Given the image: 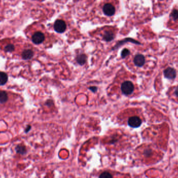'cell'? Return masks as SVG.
<instances>
[{
  "instance_id": "1",
  "label": "cell",
  "mask_w": 178,
  "mask_h": 178,
  "mask_svg": "<svg viewBox=\"0 0 178 178\" xmlns=\"http://www.w3.org/2000/svg\"><path fill=\"white\" fill-rule=\"evenodd\" d=\"M26 34L30 36L32 42L37 45L42 43L46 38L44 34L42 31L34 30L31 26L27 29Z\"/></svg>"
},
{
  "instance_id": "2",
  "label": "cell",
  "mask_w": 178,
  "mask_h": 178,
  "mask_svg": "<svg viewBox=\"0 0 178 178\" xmlns=\"http://www.w3.org/2000/svg\"><path fill=\"white\" fill-rule=\"evenodd\" d=\"M1 44L4 52L7 53H12L16 48V42L12 40L4 41V42H1Z\"/></svg>"
},
{
  "instance_id": "3",
  "label": "cell",
  "mask_w": 178,
  "mask_h": 178,
  "mask_svg": "<svg viewBox=\"0 0 178 178\" xmlns=\"http://www.w3.org/2000/svg\"><path fill=\"white\" fill-rule=\"evenodd\" d=\"M134 85L129 81H127L121 84V89L123 94L128 95L132 93L134 91Z\"/></svg>"
},
{
  "instance_id": "4",
  "label": "cell",
  "mask_w": 178,
  "mask_h": 178,
  "mask_svg": "<svg viewBox=\"0 0 178 178\" xmlns=\"http://www.w3.org/2000/svg\"><path fill=\"white\" fill-rule=\"evenodd\" d=\"M54 30L58 33H63L66 30V24L64 20H56L54 25Z\"/></svg>"
},
{
  "instance_id": "5",
  "label": "cell",
  "mask_w": 178,
  "mask_h": 178,
  "mask_svg": "<svg viewBox=\"0 0 178 178\" xmlns=\"http://www.w3.org/2000/svg\"><path fill=\"white\" fill-rule=\"evenodd\" d=\"M103 11L106 16H111L114 15L115 8L111 4L106 3L103 7Z\"/></svg>"
},
{
  "instance_id": "6",
  "label": "cell",
  "mask_w": 178,
  "mask_h": 178,
  "mask_svg": "<svg viewBox=\"0 0 178 178\" xmlns=\"http://www.w3.org/2000/svg\"><path fill=\"white\" fill-rule=\"evenodd\" d=\"M128 124L132 128H138L141 126L142 121L141 119L137 116H133L130 118L128 121Z\"/></svg>"
},
{
  "instance_id": "7",
  "label": "cell",
  "mask_w": 178,
  "mask_h": 178,
  "mask_svg": "<svg viewBox=\"0 0 178 178\" xmlns=\"http://www.w3.org/2000/svg\"><path fill=\"white\" fill-rule=\"evenodd\" d=\"M145 57L142 54H137L134 59V63L138 67H142L145 64Z\"/></svg>"
},
{
  "instance_id": "8",
  "label": "cell",
  "mask_w": 178,
  "mask_h": 178,
  "mask_svg": "<svg viewBox=\"0 0 178 178\" xmlns=\"http://www.w3.org/2000/svg\"><path fill=\"white\" fill-rule=\"evenodd\" d=\"M165 77L169 79H173L176 76V71L172 68H168L164 71Z\"/></svg>"
},
{
  "instance_id": "9",
  "label": "cell",
  "mask_w": 178,
  "mask_h": 178,
  "mask_svg": "<svg viewBox=\"0 0 178 178\" xmlns=\"http://www.w3.org/2000/svg\"><path fill=\"white\" fill-rule=\"evenodd\" d=\"M34 51L29 49H26L22 52V57L25 60H29L34 56Z\"/></svg>"
},
{
  "instance_id": "10",
  "label": "cell",
  "mask_w": 178,
  "mask_h": 178,
  "mask_svg": "<svg viewBox=\"0 0 178 178\" xmlns=\"http://www.w3.org/2000/svg\"><path fill=\"white\" fill-rule=\"evenodd\" d=\"M9 95L8 93L4 91H0V105H4L8 102Z\"/></svg>"
},
{
  "instance_id": "11",
  "label": "cell",
  "mask_w": 178,
  "mask_h": 178,
  "mask_svg": "<svg viewBox=\"0 0 178 178\" xmlns=\"http://www.w3.org/2000/svg\"><path fill=\"white\" fill-rule=\"evenodd\" d=\"M132 42L133 43L135 44H140V42H138L137 41L135 40L134 39H131V38H127V39H125L123 40L120 41L119 42H118L117 44H116V46H115L113 49H116L118 47H120V46H121V45H123V44L125 43V42Z\"/></svg>"
},
{
  "instance_id": "12",
  "label": "cell",
  "mask_w": 178,
  "mask_h": 178,
  "mask_svg": "<svg viewBox=\"0 0 178 178\" xmlns=\"http://www.w3.org/2000/svg\"><path fill=\"white\" fill-rule=\"evenodd\" d=\"M103 38L106 42H109L114 39V34L110 31H106L103 34Z\"/></svg>"
},
{
  "instance_id": "13",
  "label": "cell",
  "mask_w": 178,
  "mask_h": 178,
  "mask_svg": "<svg viewBox=\"0 0 178 178\" xmlns=\"http://www.w3.org/2000/svg\"><path fill=\"white\" fill-rule=\"evenodd\" d=\"M87 57L85 54H80L76 57L77 62L80 65H83L87 62Z\"/></svg>"
},
{
  "instance_id": "14",
  "label": "cell",
  "mask_w": 178,
  "mask_h": 178,
  "mask_svg": "<svg viewBox=\"0 0 178 178\" xmlns=\"http://www.w3.org/2000/svg\"><path fill=\"white\" fill-rule=\"evenodd\" d=\"M8 76L5 72L0 71V86H3L7 83Z\"/></svg>"
},
{
  "instance_id": "15",
  "label": "cell",
  "mask_w": 178,
  "mask_h": 178,
  "mask_svg": "<svg viewBox=\"0 0 178 178\" xmlns=\"http://www.w3.org/2000/svg\"><path fill=\"white\" fill-rule=\"evenodd\" d=\"M99 178H113V176L109 172H105L101 173Z\"/></svg>"
},
{
  "instance_id": "16",
  "label": "cell",
  "mask_w": 178,
  "mask_h": 178,
  "mask_svg": "<svg viewBox=\"0 0 178 178\" xmlns=\"http://www.w3.org/2000/svg\"><path fill=\"white\" fill-rule=\"evenodd\" d=\"M130 54V51L128 49H124L122 51V52H121V57H122L123 59H124V58H126L127 56L129 55Z\"/></svg>"
},
{
  "instance_id": "17",
  "label": "cell",
  "mask_w": 178,
  "mask_h": 178,
  "mask_svg": "<svg viewBox=\"0 0 178 178\" xmlns=\"http://www.w3.org/2000/svg\"><path fill=\"white\" fill-rule=\"evenodd\" d=\"M16 151H17V153H20L22 154H24L26 153L25 148V146H22V145L17 146L16 148Z\"/></svg>"
},
{
  "instance_id": "18",
  "label": "cell",
  "mask_w": 178,
  "mask_h": 178,
  "mask_svg": "<svg viewBox=\"0 0 178 178\" xmlns=\"http://www.w3.org/2000/svg\"><path fill=\"white\" fill-rule=\"evenodd\" d=\"M172 16L175 20L178 19V10H173L172 14Z\"/></svg>"
},
{
  "instance_id": "19",
  "label": "cell",
  "mask_w": 178,
  "mask_h": 178,
  "mask_svg": "<svg viewBox=\"0 0 178 178\" xmlns=\"http://www.w3.org/2000/svg\"><path fill=\"white\" fill-rule=\"evenodd\" d=\"M89 90H90L91 91H92L93 92H96L97 90H98V88L96 87H91L89 88Z\"/></svg>"
},
{
  "instance_id": "20",
  "label": "cell",
  "mask_w": 178,
  "mask_h": 178,
  "mask_svg": "<svg viewBox=\"0 0 178 178\" xmlns=\"http://www.w3.org/2000/svg\"><path fill=\"white\" fill-rule=\"evenodd\" d=\"M53 104L52 101L51 100H49V101H47V105L48 106H50L52 105Z\"/></svg>"
},
{
  "instance_id": "21",
  "label": "cell",
  "mask_w": 178,
  "mask_h": 178,
  "mask_svg": "<svg viewBox=\"0 0 178 178\" xmlns=\"http://www.w3.org/2000/svg\"><path fill=\"white\" fill-rule=\"evenodd\" d=\"M175 93L176 95L178 97V87H176L175 89Z\"/></svg>"
},
{
  "instance_id": "22",
  "label": "cell",
  "mask_w": 178,
  "mask_h": 178,
  "mask_svg": "<svg viewBox=\"0 0 178 178\" xmlns=\"http://www.w3.org/2000/svg\"><path fill=\"white\" fill-rule=\"evenodd\" d=\"M1 0H0V4H1Z\"/></svg>"
}]
</instances>
